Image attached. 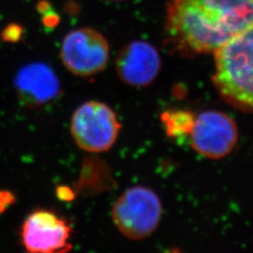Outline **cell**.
<instances>
[{"instance_id": "1", "label": "cell", "mask_w": 253, "mask_h": 253, "mask_svg": "<svg viewBox=\"0 0 253 253\" xmlns=\"http://www.w3.org/2000/svg\"><path fill=\"white\" fill-rule=\"evenodd\" d=\"M253 26V0H170L166 43L184 56L214 53Z\"/></svg>"}, {"instance_id": "2", "label": "cell", "mask_w": 253, "mask_h": 253, "mask_svg": "<svg viewBox=\"0 0 253 253\" xmlns=\"http://www.w3.org/2000/svg\"><path fill=\"white\" fill-rule=\"evenodd\" d=\"M213 84L222 100L253 115V26L214 52Z\"/></svg>"}, {"instance_id": "3", "label": "cell", "mask_w": 253, "mask_h": 253, "mask_svg": "<svg viewBox=\"0 0 253 253\" xmlns=\"http://www.w3.org/2000/svg\"><path fill=\"white\" fill-rule=\"evenodd\" d=\"M163 215L162 201L150 188L134 186L118 197L112 209V217L119 232L132 240L152 235Z\"/></svg>"}, {"instance_id": "4", "label": "cell", "mask_w": 253, "mask_h": 253, "mask_svg": "<svg viewBox=\"0 0 253 253\" xmlns=\"http://www.w3.org/2000/svg\"><path fill=\"white\" fill-rule=\"evenodd\" d=\"M120 127L113 109L95 100L80 105L71 120V133L76 145L91 153L108 151L117 142Z\"/></svg>"}, {"instance_id": "5", "label": "cell", "mask_w": 253, "mask_h": 253, "mask_svg": "<svg viewBox=\"0 0 253 253\" xmlns=\"http://www.w3.org/2000/svg\"><path fill=\"white\" fill-rule=\"evenodd\" d=\"M110 57V47L99 31L82 27L64 38L60 58L65 68L76 76L89 77L102 72Z\"/></svg>"}, {"instance_id": "6", "label": "cell", "mask_w": 253, "mask_h": 253, "mask_svg": "<svg viewBox=\"0 0 253 253\" xmlns=\"http://www.w3.org/2000/svg\"><path fill=\"white\" fill-rule=\"evenodd\" d=\"M72 228L63 217L51 210H37L25 219L21 238L27 252L63 253L73 249Z\"/></svg>"}, {"instance_id": "7", "label": "cell", "mask_w": 253, "mask_h": 253, "mask_svg": "<svg viewBox=\"0 0 253 253\" xmlns=\"http://www.w3.org/2000/svg\"><path fill=\"white\" fill-rule=\"evenodd\" d=\"M190 135L191 146L197 153L217 160L233 151L238 130L233 118L225 113L206 111L195 118Z\"/></svg>"}, {"instance_id": "8", "label": "cell", "mask_w": 253, "mask_h": 253, "mask_svg": "<svg viewBox=\"0 0 253 253\" xmlns=\"http://www.w3.org/2000/svg\"><path fill=\"white\" fill-rule=\"evenodd\" d=\"M162 67L159 52L145 41L127 43L119 52L116 69L118 77L127 85L145 87L158 77Z\"/></svg>"}, {"instance_id": "9", "label": "cell", "mask_w": 253, "mask_h": 253, "mask_svg": "<svg viewBox=\"0 0 253 253\" xmlns=\"http://www.w3.org/2000/svg\"><path fill=\"white\" fill-rule=\"evenodd\" d=\"M14 83L20 99L30 106L48 103L60 93L59 80L46 64L33 63L22 68Z\"/></svg>"}, {"instance_id": "10", "label": "cell", "mask_w": 253, "mask_h": 253, "mask_svg": "<svg viewBox=\"0 0 253 253\" xmlns=\"http://www.w3.org/2000/svg\"><path fill=\"white\" fill-rule=\"evenodd\" d=\"M161 120L166 134L171 138L190 135L195 122L194 115L186 110H172L162 114Z\"/></svg>"}, {"instance_id": "11", "label": "cell", "mask_w": 253, "mask_h": 253, "mask_svg": "<svg viewBox=\"0 0 253 253\" xmlns=\"http://www.w3.org/2000/svg\"><path fill=\"white\" fill-rule=\"evenodd\" d=\"M22 36V27L17 25H10L2 33V38L9 42H16Z\"/></svg>"}, {"instance_id": "12", "label": "cell", "mask_w": 253, "mask_h": 253, "mask_svg": "<svg viewBox=\"0 0 253 253\" xmlns=\"http://www.w3.org/2000/svg\"><path fill=\"white\" fill-rule=\"evenodd\" d=\"M56 195L58 199L64 201V202H70L74 199V192L72 189L66 186H61L56 189Z\"/></svg>"}, {"instance_id": "13", "label": "cell", "mask_w": 253, "mask_h": 253, "mask_svg": "<svg viewBox=\"0 0 253 253\" xmlns=\"http://www.w3.org/2000/svg\"><path fill=\"white\" fill-rule=\"evenodd\" d=\"M13 197L9 192H1L0 193V212L9 206L13 202Z\"/></svg>"}, {"instance_id": "14", "label": "cell", "mask_w": 253, "mask_h": 253, "mask_svg": "<svg viewBox=\"0 0 253 253\" xmlns=\"http://www.w3.org/2000/svg\"><path fill=\"white\" fill-rule=\"evenodd\" d=\"M108 1H122V0H108Z\"/></svg>"}]
</instances>
